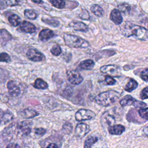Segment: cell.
<instances>
[{
  "label": "cell",
  "instance_id": "29",
  "mask_svg": "<svg viewBox=\"0 0 148 148\" xmlns=\"http://www.w3.org/2000/svg\"><path fill=\"white\" fill-rule=\"evenodd\" d=\"M50 51L51 54L54 56H58L61 53V49L60 46L58 45H54L52 47V48L50 50Z\"/></svg>",
  "mask_w": 148,
  "mask_h": 148
},
{
  "label": "cell",
  "instance_id": "25",
  "mask_svg": "<svg viewBox=\"0 0 148 148\" xmlns=\"http://www.w3.org/2000/svg\"><path fill=\"white\" fill-rule=\"evenodd\" d=\"M98 141L97 137L90 136L88 137L84 142V147H91L93 145H94Z\"/></svg>",
  "mask_w": 148,
  "mask_h": 148
},
{
  "label": "cell",
  "instance_id": "32",
  "mask_svg": "<svg viewBox=\"0 0 148 148\" xmlns=\"http://www.w3.org/2000/svg\"><path fill=\"white\" fill-rule=\"evenodd\" d=\"M10 61L11 58L8 53L4 52L0 53V62H9Z\"/></svg>",
  "mask_w": 148,
  "mask_h": 148
},
{
  "label": "cell",
  "instance_id": "17",
  "mask_svg": "<svg viewBox=\"0 0 148 148\" xmlns=\"http://www.w3.org/2000/svg\"><path fill=\"white\" fill-rule=\"evenodd\" d=\"M12 35L6 29L4 28L0 29V42L2 45H5L6 42L12 40Z\"/></svg>",
  "mask_w": 148,
  "mask_h": 148
},
{
  "label": "cell",
  "instance_id": "35",
  "mask_svg": "<svg viewBox=\"0 0 148 148\" xmlns=\"http://www.w3.org/2000/svg\"><path fill=\"white\" fill-rule=\"evenodd\" d=\"M79 17L83 20H88L90 18V15L86 10L82 9L79 14Z\"/></svg>",
  "mask_w": 148,
  "mask_h": 148
},
{
  "label": "cell",
  "instance_id": "6",
  "mask_svg": "<svg viewBox=\"0 0 148 148\" xmlns=\"http://www.w3.org/2000/svg\"><path fill=\"white\" fill-rule=\"evenodd\" d=\"M100 71L103 73H106L108 75L113 76H119L121 75V70L119 66L116 65H106L101 67Z\"/></svg>",
  "mask_w": 148,
  "mask_h": 148
},
{
  "label": "cell",
  "instance_id": "28",
  "mask_svg": "<svg viewBox=\"0 0 148 148\" xmlns=\"http://www.w3.org/2000/svg\"><path fill=\"white\" fill-rule=\"evenodd\" d=\"M147 108L145 107V108H140L138 110V114L140 117L145 119V121H147L148 119V115H147Z\"/></svg>",
  "mask_w": 148,
  "mask_h": 148
},
{
  "label": "cell",
  "instance_id": "19",
  "mask_svg": "<svg viewBox=\"0 0 148 148\" xmlns=\"http://www.w3.org/2000/svg\"><path fill=\"white\" fill-rule=\"evenodd\" d=\"M135 99L130 95H125L123 98L120 99V104L121 106H127L130 105H133L135 101Z\"/></svg>",
  "mask_w": 148,
  "mask_h": 148
},
{
  "label": "cell",
  "instance_id": "38",
  "mask_svg": "<svg viewBox=\"0 0 148 148\" xmlns=\"http://www.w3.org/2000/svg\"><path fill=\"white\" fill-rule=\"evenodd\" d=\"M5 4L9 6H16L18 4V0H4Z\"/></svg>",
  "mask_w": 148,
  "mask_h": 148
},
{
  "label": "cell",
  "instance_id": "42",
  "mask_svg": "<svg viewBox=\"0 0 148 148\" xmlns=\"http://www.w3.org/2000/svg\"><path fill=\"white\" fill-rule=\"evenodd\" d=\"M47 147H51V148H56V147H59L60 146L57 145L56 143H50L48 145L46 146Z\"/></svg>",
  "mask_w": 148,
  "mask_h": 148
},
{
  "label": "cell",
  "instance_id": "31",
  "mask_svg": "<svg viewBox=\"0 0 148 148\" xmlns=\"http://www.w3.org/2000/svg\"><path fill=\"white\" fill-rule=\"evenodd\" d=\"M42 21L45 23L47 24H49L50 25L53 26V27H58L60 24V22L57 20H53V19H45L44 20L43 18L42 19Z\"/></svg>",
  "mask_w": 148,
  "mask_h": 148
},
{
  "label": "cell",
  "instance_id": "39",
  "mask_svg": "<svg viewBox=\"0 0 148 148\" xmlns=\"http://www.w3.org/2000/svg\"><path fill=\"white\" fill-rule=\"evenodd\" d=\"M133 105L135 107V108H143L145 107H146L147 104L143 102L140 101H138V100H135L134 103L133 104Z\"/></svg>",
  "mask_w": 148,
  "mask_h": 148
},
{
  "label": "cell",
  "instance_id": "18",
  "mask_svg": "<svg viewBox=\"0 0 148 148\" xmlns=\"http://www.w3.org/2000/svg\"><path fill=\"white\" fill-rule=\"evenodd\" d=\"M95 63L92 60H86L82 61L79 64V68L84 70H91L94 66Z\"/></svg>",
  "mask_w": 148,
  "mask_h": 148
},
{
  "label": "cell",
  "instance_id": "12",
  "mask_svg": "<svg viewBox=\"0 0 148 148\" xmlns=\"http://www.w3.org/2000/svg\"><path fill=\"white\" fill-rule=\"evenodd\" d=\"M20 29L21 31L26 33H34L36 31V27L30 22L23 21L20 24Z\"/></svg>",
  "mask_w": 148,
  "mask_h": 148
},
{
  "label": "cell",
  "instance_id": "21",
  "mask_svg": "<svg viewBox=\"0 0 148 148\" xmlns=\"http://www.w3.org/2000/svg\"><path fill=\"white\" fill-rule=\"evenodd\" d=\"M90 10L94 15L98 17L102 16L104 13V11L102 7H101L99 5L97 4L92 5L90 8Z\"/></svg>",
  "mask_w": 148,
  "mask_h": 148
},
{
  "label": "cell",
  "instance_id": "23",
  "mask_svg": "<svg viewBox=\"0 0 148 148\" xmlns=\"http://www.w3.org/2000/svg\"><path fill=\"white\" fill-rule=\"evenodd\" d=\"M34 87L37 89L45 90L48 87V84L42 79L38 78L35 81Z\"/></svg>",
  "mask_w": 148,
  "mask_h": 148
},
{
  "label": "cell",
  "instance_id": "27",
  "mask_svg": "<svg viewBox=\"0 0 148 148\" xmlns=\"http://www.w3.org/2000/svg\"><path fill=\"white\" fill-rule=\"evenodd\" d=\"M118 8L120 12H121L124 13H129L131 9V7L127 3H123L120 4L118 6Z\"/></svg>",
  "mask_w": 148,
  "mask_h": 148
},
{
  "label": "cell",
  "instance_id": "22",
  "mask_svg": "<svg viewBox=\"0 0 148 148\" xmlns=\"http://www.w3.org/2000/svg\"><path fill=\"white\" fill-rule=\"evenodd\" d=\"M8 21L10 24L14 27H17L21 23L20 17L15 14H12L10 15L8 17Z\"/></svg>",
  "mask_w": 148,
  "mask_h": 148
},
{
  "label": "cell",
  "instance_id": "10",
  "mask_svg": "<svg viewBox=\"0 0 148 148\" xmlns=\"http://www.w3.org/2000/svg\"><path fill=\"white\" fill-rule=\"evenodd\" d=\"M7 88L9 94L13 97H16L20 94V88L18 85L13 80H10L7 83Z\"/></svg>",
  "mask_w": 148,
  "mask_h": 148
},
{
  "label": "cell",
  "instance_id": "45",
  "mask_svg": "<svg viewBox=\"0 0 148 148\" xmlns=\"http://www.w3.org/2000/svg\"><path fill=\"white\" fill-rule=\"evenodd\" d=\"M0 123H1V120H0Z\"/></svg>",
  "mask_w": 148,
  "mask_h": 148
},
{
  "label": "cell",
  "instance_id": "44",
  "mask_svg": "<svg viewBox=\"0 0 148 148\" xmlns=\"http://www.w3.org/2000/svg\"><path fill=\"white\" fill-rule=\"evenodd\" d=\"M31 1L36 3H40L42 2V0H31Z\"/></svg>",
  "mask_w": 148,
  "mask_h": 148
},
{
  "label": "cell",
  "instance_id": "37",
  "mask_svg": "<svg viewBox=\"0 0 148 148\" xmlns=\"http://www.w3.org/2000/svg\"><path fill=\"white\" fill-rule=\"evenodd\" d=\"M13 114L11 112H9V111H7L5 113V114L3 115V119L5 121V122L6 123V122H8V121H10L13 119Z\"/></svg>",
  "mask_w": 148,
  "mask_h": 148
},
{
  "label": "cell",
  "instance_id": "40",
  "mask_svg": "<svg viewBox=\"0 0 148 148\" xmlns=\"http://www.w3.org/2000/svg\"><path fill=\"white\" fill-rule=\"evenodd\" d=\"M140 98L142 99H146L148 98V87H146L142 91L140 94Z\"/></svg>",
  "mask_w": 148,
  "mask_h": 148
},
{
  "label": "cell",
  "instance_id": "7",
  "mask_svg": "<svg viewBox=\"0 0 148 148\" xmlns=\"http://www.w3.org/2000/svg\"><path fill=\"white\" fill-rule=\"evenodd\" d=\"M66 77L68 81L74 85L80 84L83 80V77L80 73L75 70H68L66 72Z\"/></svg>",
  "mask_w": 148,
  "mask_h": 148
},
{
  "label": "cell",
  "instance_id": "43",
  "mask_svg": "<svg viewBox=\"0 0 148 148\" xmlns=\"http://www.w3.org/2000/svg\"><path fill=\"white\" fill-rule=\"evenodd\" d=\"M7 147H19L20 146L16 143H10L6 146Z\"/></svg>",
  "mask_w": 148,
  "mask_h": 148
},
{
  "label": "cell",
  "instance_id": "3",
  "mask_svg": "<svg viewBox=\"0 0 148 148\" xmlns=\"http://www.w3.org/2000/svg\"><path fill=\"white\" fill-rule=\"evenodd\" d=\"M64 40L66 46L73 48H87L90 46V43L85 39L80 36L65 34Z\"/></svg>",
  "mask_w": 148,
  "mask_h": 148
},
{
  "label": "cell",
  "instance_id": "5",
  "mask_svg": "<svg viewBox=\"0 0 148 148\" xmlns=\"http://www.w3.org/2000/svg\"><path fill=\"white\" fill-rule=\"evenodd\" d=\"M32 122L30 121H23L17 124V133L21 136L29 135L31 131Z\"/></svg>",
  "mask_w": 148,
  "mask_h": 148
},
{
  "label": "cell",
  "instance_id": "20",
  "mask_svg": "<svg viewBox=\"0 0 148 148\" xmlns=\"http://www.w3.org/2000/svg\"><path fill=\"white\" fill-rule=\"evenodd\" d=\"M138 86V82L134 79L131 78L129 82L124 87V90L128 92H131L135 89H136Z\"/></svg>",
  "mask_w": 148,
  "mask_h": 148
},
{
  "label": "cell",
  "instance_id": "14",
  "mask_svg": "<svg viewBox=\"0 0 148 148\" xmlns=\"http://www.w3.org/2000/svg\"><path fill=\"white\" fill-rule=\"evenodd\" d=\"M125 131V127L121 124L110 125L108 127V131L112 135H119L122 134Z\"/></svg>",
  "mask_w": 148,
  "mask_h": 148
},
{
  "label": "cell",
  "instance_id": "15",
  "mask_svg": "<svg viewBox=\"0 0 148 148\" xmlns=\"http://www.w3.org/2000/svg\"><path fill=\"white\" fill-rule=\"evenodd\" d=\"M54 36V32L50 29H43L39 34V38L42 41L47 40Z\"/></svg>",
  "mask_w": 148,
  "mask_h": 148
},
{
  "label": "cell",
  "instance_id": "36",
  "mask_svg": "<svg viewBox=\"0 0 148 148\" xmlns=\"http://www.w3.org/2000/svg\"><path fill=\"white\" fill-rule=\"evenodd\" d=\"M140 76L142 80H143L146 82H147L148 81V68H146L145 69H143L141 72Z\"/></svg>",
  "mask_w": 148,
  "mask_h": 148
},
{
  "label": "cell",
  "instance_id": "11",
  "mask_svg": "<svg viewBox=\"0 0 148 148\" xmlns=\"http://www.w3.org/2000/svg\"><path fill=\"white\" fill-rule=\"evenodd\" d=\"M69 26L77 31L86 32L88 30V26L82 21H72L69 24Z\"/></svg>",
  "mask_w": 148,
  "mask_h": 148
},
{
  "label": "cell",
  "instance_id": "16",
  "mask_svg": "<svg viewBox=\"0 0 148 148\" xmlns=\"http://www.w3.org/2000/svg\"><path fill=\"white\" fill-rule=\"evenodd\" d=\"M20 114L25 119H31L38 116L39 114V112L33 109L27 108L23 110L21 112Z\"/></svg>",
  "mask_w": 148,
  "mask_h": 148
},
{
  "label": "cell",
  "instance_id": "30",
  "mask_svg": "<svg viewBox=\"0 0 148 148\" xmlns=\"http://www.w3.org/2000/svg\"><path fill=\"white\" fill-rule=\"evenodd\" d=\"M72 125L69 123H65L62 126V131L65 134H70L72 131Z\"/></svg>",
  "mask_w": 148,
  "mask_h": 148
},
{
  "label": "cell",
  "instance_id": "33",
  "mask_svg": "<svg viewBox=\"0 0 148 148\" xmlns=\"http://www.w3.org/2000/svg\"><path fill=\"white\" fill-rule=\"evenodd\" d=\"M105 82L107 85H109V86L114 85L116 83V80L114 79H113L111 76L108 75L105 76Z\"/></svg>",
  "mask_w": 148,
  "mask_h": 148
},
{
  "label": "cell",
  "instance_id": "26",
  "mask_svg": "<svg viewBox=\"0 0 148 148\" xmlns=\"http://www.w3.org/2000/svg\"><path fill=\"white\" fill-rule=\"evenodd\" d=\"M24 15L27 18H28L30 20H35L38 17L36 13L34 10H31V9L25 10Z\"/></svg>",
  "mask_w": 148,
  "mask_h": 148
},
{
  "label": "cell",
  "instance_id": "9",
  "mask_svg": "<svg viewBox=\"0 0 148 148\" xmlns=\"http://www.w3.org/2000/svg\"><path fill=\"white\" fill-rule=\"evenodd\" d=\"M90 131V127L85 123L77 124L75 128V135L79 138H83Z\"/></svg>",
  "mask_w": 148,
  "mask_h": 148
},
{
  "label": "cell",
  "instance_id": "2",
  "mask_svg": "<svg viewBox=\"0 0 148 148\" xmlns=\"http://www.w3.org/2000/svg\"><path fill=\"white\" fill-rule=\"evenodd\" d=\"M120 97L119 92L109 90L99 93L95 97V102L102 106H108L117 102Z\"/></svg>",
  "mask_w": 148,
  "mask_h": 148
},
{
  "label": "cell",
  "instance_id": "41",
  "mask_svg": "<svg viewBox=\"0 0 148 148\" xmlns=\"http://www.w3.org/2000/svg\"><path fill=\"white\" fill-rule=\"evenodd\" d=\"M46 132V130L42 128H38L35 129V134L39 135V136H42V135H45Z\"/></svg>",
  "mask_w": 148,
  "mask_h": 148
},
{
  "label": "cell",
  "instance_id": "24",
  "mask_svg": "<svg viewBox=\"0 0 148 148\" xmlns=\"http://www.w3.org/2000/svg\"><path fill=\"white\" fill-rule=\"evenodd\" d=\"M53 6L58 9H64L66 5L65 0H47Z\"/></svg>",
  "mask_w": 148,
  "mask_h": 148
},
{
  "label": "cell",
  "instance_id": "1",
  "mask_svg": "<svg viewBox=\"0 0 148 148\" xmlns=\"http://www.w3.org/2000/svg\"><path fill=\"white\" fill-rule=\"evenodd\" d=\"M120 31L121 34L125 37L129 38L133 36L139 40H147V30L143 27L130 23H126L121 27Z\"/></svg>",
  "mask_w": 148,
  "mask_h": 148
},
{
  "label": "cell",
  "instance_id": "13",
  "mask_svg": "<svg viewBox=\"0 0 148 148\" xmlns=\"http://www.w3.org/2000/svg\"><path fill=\"white\" fill-rule=\"evenodd\" d=\"M110 19L116 24L120 25L123 22V17L119 9H113L110 14Z\"/></svg>",
  "mask_w": 148,
  "mask_h": 148
},
{
  "label": "cell",
  "instance_id": "34",
  "mask_svg": "<svg viewBox=\"0 0 148 148\" xmlns=\"http://www.w3.org/2000/svg\"><path fill=\"white\" fill-rule=\"evenodd\" d=\"M104 120H105V122L107 124H108L109 126L113 125V124H114L115 120L114 119V118L110 114H106V116H105L104 117Z\"/></svg>",
  "mask_w": 148,
  "mask_h": 148
},
{
  "label": "cell",
  "instance_id": "4",
  "mask_svg": "<svg viewBox=\"0 0 148 148\" xmlns=\"http://www.w3.org/2000/svg\"><path fill=\"white\" fill-rule=\"evenodd\" d=\"M95 116V113L91 110L81 109L76 112L75 114V119L77 121H82L92 119Z\"/></svg>",
  "mask_w": 148,
  "mask_h": 148
},
{
  "label": "cell",
  "instance_id": "8",
  "mask_svg": "<svg viewBox=\"0 0 148 148\" xmlns=\"http://www.w3.org/2000/svg\"><path fill=\"white\" fill-rule=\"evenodd\" d=\"M26 55L29 60L34 62L42 61L45 58L43 53L34 48H30L28 49Z\"/></svg>",
  "mask_w": 148,
  "mask_h": 148
}]
</instances>
